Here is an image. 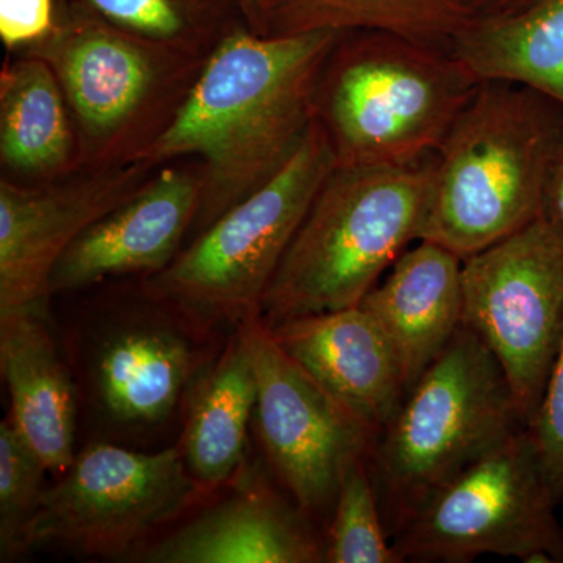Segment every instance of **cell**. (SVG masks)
Segmentation results:
<instances>
[{
  "label": "cell",
  "instance_id": "f546056e",
  "mask_svg": "<svg viewBox=\"0 0 563 563\" xmlns=\"http://www.w3.org/2000/svg\"><path fill=\"white\" fill-rule=\"evenodd\" d=\"M242 11L243 20L250 31L261 35L262 29V0H236Z\"/></svg>",
  "mask_w": 563,
  "mask_h": 563
},
{
  "label": "cell",
  "instance_id": "5b68a950",
  "mask_svg": "<svg viewBox=\"0 0 563 563\" xmlns=\"http://www.w3.org/2000/svg\"><path fill=\"white\" fill-rule=\"evenodd\" d=\"M57 76L79 139L80 169L141 162L172 128L207 58L114 27L58 0L54 31L27 49Z\"/></svg>",
  "mask_w": 563,
  "mask_h": 563
},
{
  "label": "cell",
  "instance_id": "83f0119b",
  "mask_svg": "<svg viewBox=\"0 0 563 563\" xmlns=\"http://www.w3.org/2000/svg\"><path fill=\"white\" fill-rule=\"evenodd\" d=\"M547 217L563 231V135L555 151L547 185Z\"/></svg>",
  "mask_w": 563,
  "mask_h": 563
},
{
  "label": "cell",
  "instance_id": "52a82bcc",
  "mask_svg": "<svg viewBox=\"0 0 563 563\" xmlns=\"http://www.w3.org/2000/svg\"><path fill=\"white\" fill-rule=\"evenodd\" d=\"M333 168L331 147L313 121L287 165L191 239L166 268L144 277V292L191 328L258 317L282 258Z\"/></svg>",
  "mask_w": 563,
  "mask_h": 563
},
{
  "label": "cell",
  "instance_id": "ffe728a7",
  "mask_svg": "<svg viewBox=\"0 0 563 563\" xmlns=\"http://www.w3.org/2000/svg\"><path fill=\"white\" fill-rule=\"evenodd\" d=\"M451 52L479 81H510L563 107V0H521L473 16Z\"/></svg>",
  "mask_w": 563,
  "mask_h": 563
},
{
  "label": "cell",
  "instance_id": "d6986e66",
  "mask_svg": "<svg viewBox=\"0 0 563 563\" xmlns=\"http://www.w3.org/2000/svg\"><path fill=\"white\" fill-rule=\"evenodd\" d=\"M190 343L168 322L133 321L99 344L92 380L114 420L152 424L173 412L195 369Z\"/></svg>",
  "mask_w": 563,
  "mask_h": 563
},
{
  "label": "cell",
  "instance_id": "9c48e42d",
  "mask_svg": "<svg viewBox=\"0 0 563 563\" xmlns=\"http://www.w3.org/2000/svg\"><path fill=\"white\" fill-rule=\"evenodd\" d=\"M206 490L180 448L147 454L92 444L60 483L44 488L18 554L55 544L80 555L121 558Z\"/></svg>",
  "mask_w": 563,
  "mask_h": 563
},
{
  "label": "cell",
  "instance_id": "d4e9b609",
  "mask_svg": "<svg viewBox=\"0 0 563 563\" xmlns=\"http://www.w3.org/2000/svg\"><path fill=\"white\" fill-rule=\"evenodd\" d=\"M47 468L10 420L0 422V554H18L21 533L35 514Z\"/></svg>",
  "mask_w": 563,
  "mask_h": 563
},
{
  "label": "cell",
  "instance_id": "9a60e30c",
  "mask_svg": "<svg viewBox=\"0 0 563 563\" xmlns=\"http://www.w3.org/2000/svg\"><path fill=\"white\" fill-rule=\"evenodd\" d=\"M313 525L291 498L255 481L140 558L152 563H320L325 542Z\"/></svg>",
  "mask_w": 563,
  "mask_h": 563
},
{
  "label": "cell",
  "instance_id": "ba28073f",
  "mask_svg": "<svg viewBox=\"0 0 563 563\" xmlns=\"http://www.w3.org/2000/svg\"><path fill=\"white\" fill-rule=\"evenodd\" d=\"M528 426L463 470L393 539L404 562L470 563L485 554L563 563V529Z\"/></svg>",
  "mask_w": 563,
  "mask_h": 563
},
{
  "label": "cell",
  "instance_id": "5bb4252c",
  "mask_svg": "<svg viewBox=\"0 0 563 563\" xmlns=\"http://www.w3.org/2000/svg\"><path fill=\"white\" fill-rule=\"evenodd\" d=\"M268 331L292 361L379 433L406 398L395 352L361 306L298 318Z\"/></svg>",
  "mask_w": 563,
  "mask_h": 563
},
{
  "label": "cell",
  "instance_id": "277c9868",
  "mask_svg": "<svg viewBox=\"0 0 563 563\" xmlns=\"http://www.w3.org/2000/svg\"><path fill=\"white\" fill-rule=\"evenodd\" d=\"M432 155L393 168H333L263 298L266 329L358 306L418 242Z\"/></svg>",
  "mask_w": 563,
  "mask_h": 563
},
{
  "label": "cell",
  "instance_id": "7a4b0ae2",
  "mask_svg": "<svg viewBox=\"0 0 563 563\" xmlns=\"http://www.w3.org/2000/svg\"><path fill=\"white\" fill-rule=\"evenodd\" d=\"M562 135L559 103L510 81H481L432 154L418 240L466 258L540 220Z\"/></svg>",
  "mask_w": 563,
  "mask_h": 563
},
{
  "label": "cell",
  "instance_id": "30bf717a",
  "mask_svg": "<svg viewBox=\"0 0 563 563\" xmlns=\"http://www.w3.org/2000/svg\"><path fill=\"white\" fill-rule=\"evenodd\" d=\"M462 321L501 365L526 424L542 401L563 333V231L540 218L463 258Z\"/></svg>",
  "mask_w": 563,
  "mask_h": 563
},
{
  "label": "cell",
  "instance_id": "8992f818",
  "mask_svg": "<svg viewBox=\"0 0 563 563\" xmlns=\"http://www.w3.org/2000/svg\"><path fill=\"white\" fill-rule=\"evenodd\" d=\"M526 426L501 365L462 325L407 391L368 457L391 542L437 492Z\"/></svg>",
  "mask_w": 563,
  "mask_h": 563
},
{
  "label": "cell",
  "instance_id": "484cf974",
  "mask_svg": "<svg viewBox=\"0 0 563 563\" xmlns=\"http://www.w3.org/2000/svg\"><path fill=\"white\" fill-rule=\"evenodd\" d=\"M529 431L555 501H563V333L553 368Z\"/></svg>",
  "mask_w": 563,
  "mask_h": 563
},
{
  "label": "cell",
  "instance_id": "2e32d148",
  "mask_svg": "<svg viewBox=\"0 0 563 563\" xmlns=\"http://www.w3.org/2000/svg\"><path fill=\"white\" fill-rule=\"evenodd\" d=\"M462 262L446 247L418 240L358 303L390 343L407 391L463 325Z\"/></svg>",
  "mask_w": 563,
  "mask_h": 563
},
{
  "label": "cell",
  "instance_id": "e0dca14e",
  "mask_svg": "<svg viewBox=\"0 0 563 563\" xmlns=\"http://www.w3.org/2000/svg\"><path fill=\"white\" fill-rule=\"evenodd\" d=\"M44 313L46 307L0 313V366L11 424L47 472L65 473L76 461V393Z\"/></svg>",
  "mask_w": 563,
  "mask_h": 563
},
{
  "label": "cell",
  "instance_id": "4fadbf2b",
  "mask_svg": "<svg viewBox=\"0 0 563 563\" xmlns=\"http://www.w3.org/2000/svg\"><path fill=\"white\" fill-rule=\"evenodd\" d=\"M202 192L201 161L190 157L162 165L135 195L70 244L51 274L49 296L110 277L162 272L190 235Z\"/></svg>",
  "mask_w": 563,
  "mask_h": 563
},
{
  "label": "cell",
  "instance_id": "cb8c5ba5",
  "mask_svg": "<svg viewBox=\"0 0 563 563\" xmlns=\"http://www.w3.org/2000/svg\"><path fill=\"white\" fill-rule=\"evenodd\" d=\"M385 529L368 459L355 462L336 493L328 531V563H404Z\"/></svg>",
  "mask_w": 563,
  "mask_h": 563
},
{
  "label": "cell",
  "instance_id": "7402d4cb",
  "mask_svg": "<svg viewBox=\"0 0 563 563\" xmlns=\"http://www.w3.org/2000/svg\"><path fill=\"white\" fill-rule=\"evenodd\" d=\"M472 18L465 0H262L261 36L380 31L451 49Z\"/></svg>",
  "mask_w": 563,
  "mask_h": 563
},
{
  "label": "cell",
  "instance_id": "f1b7e54d",
  "mask_svg": "<svg viewBox=\"0 0 563 563\" xmlns=\"http://www.w3.org/2000/svg\"><path fill=\"white\" fill-rule=\"evenodd\" d=\"M521 0H465L466 7L472 11L473 16H485V14L498 13V11L510 9Z\"/></svg>",
  "mask_w": 563,
  "mask_h": 563
},
{
  "label": "cell",
  "instance_id": "6da1fadb",
  "mask_svg": "<svg viewBox=\"0 0 563 563\" xmlns=\"http://www.w3.org/2000/svg\"><path fill=\"white\" fill-rule=\"evenodd\" d=\"M342 33L268 38L240 25L211 52L172 128L141 158L155 168L201 161L191 239L272 180L301 146L318 74Z\"/></svg>",
  "mask_w": 563,
  "mask_h": 563
},
{
  "label": "cell",
  "instance_id": "44dd1931",
  "mask_svg": "<svg viewBox=\"0 0 563 563\" xmlns=\"http://www.w3.org/2000/svg\"><path fill=\"white\" fill-rule=\"evenodd\" d=\"M255 404L250 347L236 325L220 361L196 388L180 448L188 470L207 490L228 483L242 468Z\"/></svg>",
  "mask_w": 563,
  "mask_h": 563
},
{
  "label": "cell",
  "instance_id": "7c38bea8",
  "mask_svg": "<svg viewBox=\"0 0 563 563\" xmlns=\"http://www.w3.org/2000/svg\"><path fill=\"white\" fill-rule=\"evenodd\" d=\"M155 172L135 162L44 184L0 179V313L46 307L51 274L70 244Z\"/></svg>",
  "mask_w": 563,
  "mask_h": 563
},
{
  "label": "cell",
  "instance_id": "603a6c76",
  "mask_svg": "<svg viewBox=\"0 0 563 563\" xmlns=\"http://www.w3.org/2000/svg\"><path fill=\"white\" fill-rule=\"evenodd\" d=\"M99 20L143 38L210 57L246 25L236 0H69Z\"/></svg>",
  "mask_w": 563,
  "mask_h": 563
},
{
  "label": "cell",
  "instance_id": "8fae6325",
  "mask_svg": "<svg viewBox=\"0 0 563 563\" xmlns=\"http://www.w3.org/2000/svg\"><path fill=\"white\" fill-rule=\"evenodd\" d=\"M257 380L258 437L296 506L328 525L347 470L368 459L379 432L292 361L258 317L239 324Z\"/></svg>",
  "mask_w": 563,
  "mask_h": 563
},
{
  "label": "cell",
  "instance_id": "4316f807",
  "mask_svg": "<svg viewBox=\"0 0 563 563\" xmlns=\"http://www.w3.org/2000/svg\"><path fill=\"white\" fill-rule=\"evenodd\" d=\"M58 0H0V40L9 54L40 43L55 27Z\"/></svg>",
  "mask_w": 563,
  "mask_h": 563
},
{
  "label": "cell",
  "instance_id": "ac0fdd59",
  "mask_svg": "<svg viewBox=\"0 0 563 563\" xmlns=\"http://www.w3.org/2000/svg\"><path fill=\"white\" fill-rule=\"evenodd\" d=\"M2 179L35 185L79 172L76 125L46 62L9 54L0 70Z\"/></svg>",
  "mask_w": 563,
  "mask_h": 563
},
{
  "label": "cell",
  "instance_id": "3957f363",
  "mask_svg": "<svg viewBox=\"0 0 563 563\" xmlns=\"http://www.w3.org/2000/svg\"><path fill=\"white\" fill-rule=\"evenodd\" d=\"M479 84L446 47L344 32L318 74L313 121L335 168L413 165L439 150Z\"/></svg>",
  "mask_w": 563,
  "mask_h": 563
}]
</instances>
